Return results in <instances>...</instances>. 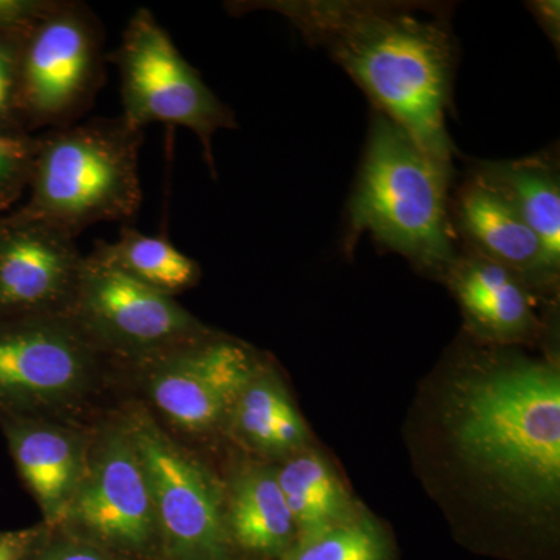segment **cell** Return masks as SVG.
Wrapping results in <instances>:
<instances>
[{
	"instance_id": "1",
	"label": "cell",
	"mask_w": 560,
	"mask_h": 560,
	"mask_svg": "<svg viewBox=\"0 0 560 560\" xmlns=\"http://www.w3.org/2000/svg\"><path fill=\"white\" fill-rule=\"evenodd\" d=\"M237 14L270 10L329 51L394 124L434 160L452 164L445 114L455 39L434 7L396 2H234Z\"/></svg>"
},
{
	"instance_id": "2",
	"label": "cell",
	"mask_w": 560,
	"mask_h": 560,
	"mask_svg": "<svg viewBox=\"0 0 560 560\" xmlns=\"http://www.w3.org/2000/svg\"><path fill=\"white\" fill-rule=\"evenodd\" d=\"M453 382L445 429L460 469L511 512L555 518L560 499L558 366L493 355Z\"/></svg>"
},
{
	"instance_id": "3",
	"label": "cell",
	"mask_w": 560,
	"mask_h": 560,
	"mask_svg": "<svg viewBox=\"0 0 560 560\" xmlns=\"http://www.w3.org/2000/svg\"><path fill=\"white\" fill-rule=\"evenodd\" d=\"M453 167L420 149L385 114L372 119L346 246L370 232L416 267L444 276L458 253L452 221Z\"/></svg>"
},
{
	"instance_id": "4",
	"label": "cell",
	"mask_w": 560,
	"mask_h": 560,
	"mask_svg": "<svg viewBox=\"0 0 560 560\" xmlns=\"http://www.w3.org/2000/svg\"><path fill=\"white\" fill-rule=\"evenodd\" d=\"M143 131L124 117H95L38 136L28 201L18 209L79 237L92 224L124 221L142 202Z\"/></svg>"
},
{
	"instance_id": "5",
	"label": "cell",
	"mask_w": 560,
	"mask_h": 560,
	"mask_svg": "<svg viewBox=\"0 0 560 560\" xmlns=\"http://www.w3.org/2000/svg\"><path fill=\"white\" fill-rule=\"evenodd\" d=\"M106 60L119 68L124 120L140 131L164 124L195 132L215 175L212 138L220 130L237 128L234 113L183 57L149 9L135 11L120 46Z\"/></svg>"
},
{
	"instance_id": "6",
	"label": "cell",
	"mask_w": 560,
	"mask_h": 560,
	"mask_svg": "<svg viewBox=\"0 0 560 560\" xmlns=\"http://www.w3.org/2000/svg\"><path fill=\"white\" fill-rule=\"evenodd\" d=\"M106 61L94 10L80 0H55L22 36L20 94L28 135L77 124L105 84Z\"/></svg>"
},
{
	"instance_id": "7",
	"label": "cell",
	"mask_w": 560,
	"mask_h": 560,
	"mask_svg": "<svg viewBox=\"0 0 560 560\" xmlns=\"http://www.w3.org/2000/svg\"><path fill=\"white\" fill-rule=\"evenodd\" d=\"M145 470L167 560H234L226 492L212 471L184 451L149 412L124 420Z\"/></svg>"
},
{
	"instance_id": "8",
	"label": "cell",
	"mask_w": 560,
	"mask_h": 560,
	"mask_svg": "<svg viewBox=\"0 0 560 560\" xmlns=\"http://www.w3.org/2000/svg\"><path fill=\"white\" fill-rule=\"evenodd\" d=\"M61 526L119 558L160 555L149 480L124 422L106 427L91 445L86 475Z\"/></svg>"
},
{
	"instance_id": "9",
	"label": "cell",
	"mask_w": 560,
	"mask_h": 560,
	"mask_svg": "<svg viewBox=\"0 0 560 560\" xmlns=\"http://www.w3.org/2000/svg\"><path fill=\"white\" fill-rule=\"evenodd\" d=\"M69 313L103 353L136 363L208 330L172 296L143 285L92 254L84 256Z\"/></svg>"
},
{
	"instance_id": "10",
	"label": "cell",
	"mask_w": 560,
	"mask_h": 560,
	"mask_svg": "<svg viewBox=\"0 0 560 560\" xmlns=\"http://www.w3.org/2000/svg\"><path fill=\"white\" fill-rule=\"evenodd\" d=\"M139 363L158 410L179 429L205 433L226 423L260 361L243 342L206 330Z\"/></svg>"
},
{
	"instance_id": "11",
	"label": "cell",
	"mask_w": 560,
	"mask_h": 560,
	"mask_svg": "<svg viewBox=\"0 0 560 560\" xmlns=\"http://www.w3.org/2000/svg\"><path fill=\"white\" fill-rule=\"evenodd\" d=\"M103 352L70 313L0 320V396L66 405L90 386Z\"/></svg>"
},
{
	"instance_id": "12",
	"label": "cell",
	"mask_w": 560,
	"mask_h": 560,
	"mask_svg": "<svg viewBox=\"0 0 560 560\" xmlns=\"http://www.w3.org/2000/svg\"><path fill=\"white\" fill-rule=\"evenodd\" d=\"M75 241L18 210L0 217V320L70 312L84 261Z\"/></svg>"
},
{
	"instance_id": "13",
	"label": "cell",
	"mask_w": 560,
	"mask_h": 560,
	"mask_svg": "<svg viewBox=\"0 0 560 560\" xmlns=\"http://www.w3.org/2000/svg\"><path fill=\"white\" fill-rule=\"evenodd\" d=\"M452 221L466 250L506 268L528 289H551L558 283L559 275L548 264L537 235L506 195L477 168L452 201Z\"/></svg>"
},
{
	"instance_id": "14",
	"label": "cell",
	"mask_w": 560,
	"mask_h": 560,
	"mask_svg": "<svg viewBox=\"0 0 560 560\" xmlns=\"http://www.w3.org/2000/svg\"><path fill=\"white\" fill-rule=\"evenodd\" d=\"M444 278L478 337L501 345L536 337L539 319L529 289L506 268L464 250Z\"/></svg>"
},
{
	"instance_id": "15",
	"label": "cell",
	"mask_w": 560,
	"mask_h": 560,
	"mask_svg": "<svg viewBox=\"0 0 560 560\" xmlns=\"http://www.w3.org/2000/svg\"><path fill=\"white\" fill-rule=\"evenodd\" d=\"M22 478L50 526H61L88 470L91 445L60 423L31 422L11 433Z\"/></svg>"
},
{
	"instance_id": "16",
	"label": "cell",
	"mask_w": 560,
	"mask_h": 560,
	"mask_svg": "<svg viewBox=\"0 0 560 560\" xmlns=\"http://www.w3.org/2000/svg\"><path fill=\"white\" fill-rule=\"evenodd\" d=\"M226 522L235 548L264 559H280L296 540L291 517L270 464H250L235 475L226 495Z\"/></svg>"
},
{
	"instance_id": "17",
	"label": "cell",
	"mask_w": 560,
	"mask_h": 560,
	"mask_svg": "<svg viewBox=\"0 0 560 560\" xmlns=\"http://www.w3.org/2000/svg\"><path fill=\"white\" fill-rule=\"evenodd\" d=\"M235 440L268 458H289L308 447V429L271 368L259 364L228 416Z\"/></svg>"
},
{
	"instance_id": "18",
	"label": "cell",
	"mask_w": 560,
	"mask_h": 560,
	"mask_svg": "<svg viewBox=\"0 0 560 560\" xmlns=\"http://www.w3.org/2000/svg\"><path fill=\"white\" fill-rule=\"evenodd\" d=\"M298 537L352 521L364 511L326 456L307 447L276 467Z\"/></svg>"
},
{
	"instance_id": "19",
	"label": "cell",
	"mask_w": 560,
	"mask_h": 560,
	"mask_svg": "<svg viewBox=\"0 0 560 560\" xmlns=\"http://www.w3.org/2000/svg\"><path fill=\"white\" fill-rule=\"evenodd\" d=\"M478 172L506 195L537 235L552 271L560 270V183L558 165L541 156L482 162Z\"/></svg>"
},
{
	"instance_id": "20",
	"label": "cell",
	"mask_w": 560,
	"mask_h": 560,
	"mask_svg": "<svg viewBox=\"0 0 560 560\" xmlns=\"http://www.w3.org/2000/svg\"><path fill=\"white\" fill-rule=\"evenodd\" d=\"M92 256L117 268L150 289L175 296L197 285L201 268L167 238L150 237L131 226L121 228L116 242H97Z\"/></svg>"
},
{
	"instance_id": "21",
	"label": "cell",
	"mask_w": 560,
	"mask_h": 560,
	"mask_svg": "<svg viewBox=\"0 0 560 560\" xmlns=\"http://www.w3.org/2000/svg\"><path fill=\"white\" fill-rule=\"evenodd\" d=\"M280 560H394L388 530L364 510L352 521L298 537Z\"/></svg>"
},
{
	"instance_id": "22",
	"label": "cell",
	"mask_w": 560,
	"mask_h": 560,
	"mask_svg": "<svg viewBox=\"0 0 560 560\" xmlns=\"http://www.w3.org/2000/svg\"><path fill=\"white\" fill-rule=\"evenodd\" d=\"M38 136L0 132V210L11 208L28 187Z\"/></svg>"
},
{
	"instance_id": "23",
	"label": "cell",
	"mask_w": 560,
	"mask_h": 560,
	"mask_svg": "<svg viewBox=\"0 0 560 560\" xmlns=\"http://www.w3.org/2000/svg\"><path fill=\"white\" fill-rule=\"evenodd\" d=\"M24 33L0 31V132L9 135H28L22 119L20 94Z\"/></svg>"
},
{
	"instance_id": "24",
	"label": "cell",
	"mask_w": 560,
	"mask_h": 560,
	"mask_svg": "<svg viewBox=\"0 0 560 560\" xmlns=\"http://www.w3.org/2000/svg\"><path fill=\"white\" fill-rule=\"evenodd\" d=\"M55 0H0V31L27 32Z\"/></svg>"
},
{
	"instance_id": "25",
	"label": "cell",
	"mask_w": 560,
	"mask_h": 560,
	"mask_svg": "<svg viewBox=\"0 0 560 560\" xmlns=\"http://www.w3.org/2000/svg\"><path fill=\"white\" fill-rule=\"evenodd\" d=\"M35 560H124L113 552L103 550L90 541L65 537L50 541L36 556Z\"/></svg>"
},
{
	"instance_id": "26",
	"label": "cell",
	"mask_w": 560,
	"mask_h": 560,
	"mask_svg": "<svg viewBox=\"0 0 560 560\" xmlns=\"http://www.w3.org/2000/svg\"><path fill=\"white\" fill-rule=\"evenodd\" d=\"M39 536L38 529L0 534V560H24L35 547Z\"/></svg>"
},
{
	"instance_id": "27",
	"label": "cell",
	"mask_w": 560,
	"mask_h": 560,
	"mask_svg": "<svg viewBox=\"0 0 560 560\" xmlns=\"http://www.w3.org/2000/svg\"><path fill=\"white\" fill-rule=\"evenodd\" d=\"M559 5L560 3L555 0H539V2L529 3V10L533 11L541 28L550 35L556 46L559 44L560 32Z\"/></svg>"
}]
</instances>
